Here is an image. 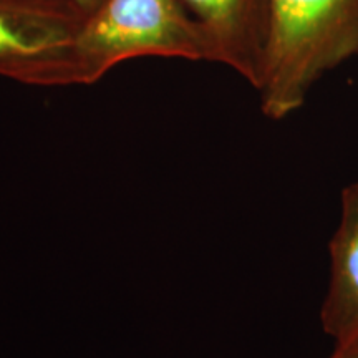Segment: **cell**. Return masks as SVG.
I'll list each match as a JSON object with an SVG mask.
<instances>
[{
	"mask_svg": "<svg viewBox=\"0 0 358 358\" xmlns=\"http://www.w3.org/2000/svg\"><path fill=\"white\" fill-rule=\"evenodd\" d=\"M141 57L209 62L203 35L179 0H105L70 42L47 58L40 87L93 85Z\"/></svg>",
	"mask_w": 358,
	"mask_h": 358,
	"instance_id": "6da1fadb",
	"label": "cell"
},
{
	"mask_svg": "<svg viewBox=\"0 0 358 358\" xmlns=\"http://www.w3.org/2000/svg\"><path fill=\"white\" fill-rule=\"evenodd\" d=\"M358 55V0H271L256 90L262 113L284 120L313 85Z\"/></svg>",
	"mask_w": 358,
	"mask_h": 358,
	"instance_id": "7a4b0ae2",
	"label": "cell"
},
{
	"mask_svg": "<svg viewBox=\"0 0 358 358\" xmlns=\"http://www.w3.org/2000/svg\"><path fill=\"white\" fill-rule=\"evenodd\" d=\"M85 19L70 0H0V75L38 87L47 55L65 47Z\"/></svg>",
	"mask_w": 358,
	"mask_h": 358,
	"instance_id": "3957f363",
	"label": "cell"
},
{
	"mask_svg": "<svg viewBox=\"0 0 358 358\" xmlns=\"http://www.w3.org/2000/svg\"><path fill=\"white\" fill-rule=\"evenodd\" d=\"M198 27L209 62L234 70L257 87L271 0H179Z\"/></svg>",
	"mask_w": 358,
	"mask_h": 358,
	"instance_id": "277c9868",
	"label": "cell"
},
{
	"mask_svg": "<svg viewBox=\"0 0 358 358\" xmlns=\"http://www.w3.org/2000/svg\"><path fill=\"white\" fill-rule=\"evenodd\" d=\"M329 254V290L320 320L338 345L358 337V181L342 191L340 222Z\"/></svg>",
	"mask_w": 358,
	"mask_h": 358,
	"instance_id": "5b68a950",
	"label": "cell"
},
{
	"mask_svg": "<svg viewBox=\"0 0 358 358\" xmlns=\"http://www.w3.org/2000/svg\"><path fill=\"white\" fill-rule=\"evenodd\" d=\"M330 358H358V337L350 342L338 343Z\"/></svg>",
	"mask_w": 358,
	"mask_h": 358,
	"instance_id": "8992f818",
	"label": "cell"
},
{
	"mask_svg": "<svg viewBox=\"0 0 358 358\" xmlns=\"http://www.w3.org/2000/svg\"><path fill=\"white\" fill-rule=\"evenodd\" d=\"M70 2L75 3V6H77L80 10L88 17L95 10H98V8L105 3V0H70Z\"/></svg>",
	"mask_w": 358,
	"mask_h": 358,
	"instance_id": "52a82bcc",
	"label": "cell"
}]
</instances>
